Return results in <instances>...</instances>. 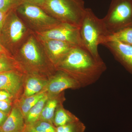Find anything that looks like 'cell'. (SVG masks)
<instances>
[{
  "label": "cell",
  "instance_id": "obj_1",
  "mask_svg": "<svg viewBox=\"0 0 132 132\" xmlns=\"http://www.w3.org/2000/svg\"><path fill=\"white\" fill-rule=\"evenodd\" d=\"M56 67L74 79L82 88L96 82L106 69L102 59H95L85 48L78 46L74 47Z\"/></svg>",
  "mask_w": 132,
  "mask_h": 132
},
{
  "label": "cell",
  "instance_id": "obj_2",
  "mask_svg": "<svg viewBox=\"0 0 132 132\" xmlns=\"http://www.w3.org/2000/svg\"><path fill=\"white\" fill-rule=\"evenodd\" d=\"M80 30L84 47L95 58L101 60L98 46L109 35L102 19L98 18L91 9L87 8Z\"/></svg>",
  "mask_w": 132,
  "mask_h": 132
},
{
  "label": "cell",
  "instance_id": "obj_3",
  "mask_svg": "<svg viewBox=\"0 0 132 132\" xmlns=\"http://www.w3.org/2000/svg\"><path fill=\"white\" fill-rule=\"evenodd\" d=\"M41 7L60 22L79 28L86 9L83 0H47Z\"/></svg>",
  "mask_w": 132,
  "mask_h": 132
},
{
  "label": "cell",
  "instance_id": "obj_4",
  "mask_svg": "<svg viewBox=\"0 0 132 132\" xmlns=\"http://www.w3.org/2000/svg\"><path fill=\"white\" fill-rule=\"evenodd\" d=\"M32 32L15 10L7 15L0 40L11 54H15Z\"/></svg>",
  "mask_w": 132,
  "mask_h": 132
},
{
  "label": "cell",
  "instance_id": "obj_5",
  "mask_svg": "<svg viewBox=\"0 0 132 132\" xmlns=\"http://www.w3.org/2000/svg\"><path fill=\"white\" fill-rule=\"evenodd\" d=\"M16 10L19 16L33 32L47 31L61 23L42 8L34 4L23 3Z\"/></svg>",
  "mask_w": 132,
  "mask_h": 132
},
{
  "label": "cell",
  "instance_id": "obj_6",
  "mask_svg": "<svg viewBox=\"0 0 132 132\" xmlns=\"http://www.w3.org/2000/svg\"><path fill=\"white\" fill-rule=\"evenodd\" d=\"M102 19L109 35L132 26V0H112Z\"/></svg>",
  "mask_w": 132,
  "mask_h": 132
},
{
  "label": "cell",
  "instance_id": "obj_7",
  "mask_svg": "<svg viewBox=\"0 0 132 132\" xmlns=\"http://www.w3.org/2000/svg\"><path fill=\"white\" fill-rule=\"evenodd\" d=\"M80 29V28L77 26L61 22L47 31L33 32L39 40H56L85 48L81 38Z\"/></svg>",
  "mask_w": 132,
  "mask_h": 132
},
{
  "label": "cell",
  "instance_id": "obj_8",
  "mask_svg": "<svg viewBox=\"0 0 132 132\" xmlns=\"http://www.w3.org/2000/svg\"><path fill=\"white\" fill-rule=\"evenodd\" d=\"M15 55L21 57L29 65L38 69L45 63L46 54L39 41L32 32Z\"/></svg>",
  "mask_w": 132,
  "mask_h": 132
},
{
  "label": "cell",
  "instance_id": "obj_9",
  "mask_svg": "<svg viewBox=\"0 0 132 132\" xmlns=\"http://www.w3.org/2000/svg\"><path fill=\"white\" fill-rule=\"evenodd\" d=\"M38 40L47 56L55 67L65 57L71 50L76 46L68 43L56 40Z\"/></svg>",
  "mask_w": 132,
  "mask_h": 132
},
{
  "label": "cell",
  "instance_id": "obj_10",
  "mask_svg": "<svg viewBox=\"0 0 132 132\" xmlns=\"http://www.w3.org/2000/svg\"><path fill=\"white\" fill-rule=\"evenodd\" d=\"M127 71L132 74V46L116 40L108 41L102 44Z\"/></svg>",
  "mask_w": 132,
  "mask_h": 132
},
{
  "label": "cell",
  "instance_id": "obj_11",
  "mask_svg": "<svg viewBox=\"0 0 132 132\" xmlns=\"http://www.w3.org/2000/svg\"><path fill=\"white\" fill-rule=\"evenodd\" d=\"M81 87L79 83L67 74L59 71L50 80L48 91L50 94L59 95L68 89H78Z\"/></svg>",
  "mask_w": 132,
  "mask_h": 132
},
{
  "label": "cell",
  "instance_id": "obj_12",
  "mask_svg": "<svg viewBox=\"0 0 132 132\" xmlns=\"http://www.w3.org/2000/svg\"><path fill=\"white\" fill-rule=\"evenodd\" d=\"M18 71L0 73V90L6 91L12 95L17 94L21 84V74Z\"/></svg>",
  "mask_w": 132,
  "mask_h": 132
},
{
  "label": "cell",
  "instance_id": "obj_13",
  "mask_svg": "<svg viewBox=\"0 0 132 132\" xmlns=\"http://www.w3.org/2000/svg\"><path fill=\"white\" fill-rule=\"evenodd\" d=\"M25 126L24 116L21 111L14 107L0 128L3 132H23Z\"/></svg>",
  "mask_w": 132,
  "mask_h": 132
},
{
  "label": "cell",
  "instance_id": "obj_14",
  "mask_svg": "<svg viewBox=\"0 0 132 132\" xmlns=\"http://www.w3.org/2000/svg\"><path fill=\"white\" fill-rule=\"evenodd\" d=\"M48 100L46 94L40 99L29 111L26 117V125H31L39 120L43 108Z\"/></svg>",
  "mask_w": 132,
  "mask_h": 132
},
{
  "label": "cell",
  "instance_id": "obj_15",
  "mask_svg": "<svg viewBox=\"0 0 132 132\" xmlns=\"http://www.w3.org/2000/svg\"><path fill=\"white\" fill-rule=\"evenodd\" d=\"M57 109L53 120V124L56 127L79 120L78 118L66 111L62 107H59Z\"/></svg>",
  "mask_w": 132,
  "mask_h": 132
},
{
  "label": "cell",
  "instance_id": "obj_16",
  "mask_svg": "<svg viewBox=\"0 0 132 132\" xmlns=\"http://www.w3.org/2000/svg\"><path fill=\"white\" fill-rule=\"evenodd\" d=\"M112 40H116L124 44L132 46V26L123 28L120 31L106 36L102 45Z\"/></svg>",
  "mask_w": 132,
  "mask_h": 132
},
{
  "label": "cell",
  "instance_id": "obj_17",
  "mask_svg": "<svg viewBox=\"0 0 132 132\" xmlns=\"http://www.w3.org/2000/svg\"><path fill=\"white\" fill-rule=\"evenodd\" d=\"M59 99L53 98L47 101L41 114L39 120L44 121L53 124L55 109L60 103Z\"/></svg>",
  "mask_w": 132,
  "mask_h": 132
},
{
  "label": "cell",
  "instance_id": "obj_18",
  "mask_svg": "<svg viewBox=\"0 0 132 132\" xmlns=\"http://www.w3.org/2000/svg\"><path fill=\"white\" fill-rule=\"evenodd\" d=\"M46 84L44 81L36 78H29L27 81L25 87V95L27 97L39 93L42 90Z\"/></svg>",
  "mask_w": 132,
  "mask_h": 132
},
{
  "label": "cell",
  "instance_id": "obj_19",
  "mask_svg": "<svg viewBox=\"0 0 132 132\" xmlns=\"http://www.w3.org/2000/svg\"><path fill=\"white\" fill-rule=\"evenodd\" d=\"M20 69L19 62L11 55L0 56V73Z\"/></svg>",
  "mask_w": 132,
  "mask_h": 132
},
{
  "label": "cell",
  "instance_id": "obj_20",
  "mask_svg": "<svg viewBox=\"0 0 132 132\" xmlns=\"http://www.w3.org/2000/svg\"><path fill=\"white\" fill-rule=\"evenodd\" d=\"M45 95V92H40L34 95L27 97L24 100L21 105V112L24 117L26 118L29 110Z\"/></svg>",
  "mask_w": 132,
  "mask_h": 132
},
{
  "label": "cell",
  "instance_id": "obj_21",
  "mask_svg": "<svg viewBox=\"0 0 132 132\" xmlns=\"http://www.w3.org/2000/svg\"><path fill=\"white\" fill-rule=\"evenodd\" d=\"M86 127L80 120L56 127V132H85Z\"/></svg>",
  "mask_w": 132,
  "mask_h": 132
},
{
  "label": "cell",
  "instance_id": "obj_22",
  "mask_svg": "<svg viewBox=\"0 0 132 132\" xmlns=\"http://www.w3.org/2000/svg\"><path fill=\"white\" fill-rule=\"evenodd\" d=\"M23 3L22 0H0V10L7 14L16 10Z\"/></svg>",
  "mask_w": 132,
  "mask_h": 132
},
{
  "label": "cell",
  "instance_id": "obj_23",
  "mask_svg": "<svg viewBox=\"0 0 132 132\" xmlns=\"http://www.w3.org/2000/svg\"><path fill=\"white\" fill-rule=\"evenodd\" d=\"M33 130L39 132H56V127L51 123L39 120L31 125H26Z\"/></svg>",
  "mask_w": 132,
  "mask_h": 132
},
{
  "label": "cell",
  "instance_id": "obj_24",
  "mask_svg": "<svg viewBox=\"0 0 132 132\" xmlns=\"http://www.w3.org/2000/svg\"><path fill=\"white\" fill-rule=\"evenodd\" d=\"M11 104L10 100L0 101V111L6 113L10 109Z\"/></svg>",
  "mask_w": 132,
  "mask_h": 132
},
{
  "label": "cell",
  "instance_id": "obj_25",
  "mask_svg": "<svg viewBox=\"0 0 132 132\" xmlns=\"http://www.w3.org/2000/svg\"><path fill=\"white\" fill-rule=\"evenodd\" d=\"M24 3H31L42 7L47 0H22Z\"/></svg>",
  "mask_w": 132,
  "mask_h": 132
},
{
  "label": "cell",
  "instance_id": "obj_26",
  "mask_svg": "<svg viewBox=\"0 0 132 132\" xmlns=\"http://www.w3.org/2000/svg\"><path fill=\"white\" fill-rule=\"evenodd\" d=\"M13 95L5 90H0V101L10 100Z\"/></svg>",
  "mask_w": 132,
  "mask_h": 132
},
{
  "label": "cell",
  "instance_id": "obj_27",
  "mask_svg": "<svg viewBox=\"0 0 132 132\" xmlns=\"http://www.w3.org/2000/svg\"><path fill=\"white\" fill-rule=\"evenodd\" d=\"M7 15V14L5 13L0 10V35L1 34Z\"/></svg>",
  "mask_w": 132,
  "mask_h": 132
},
{
  "label": "cell",
  "instance_id": "obj_28",
  "mask_svg": "<svg viewBox=\"0 0 132 132\" xmlns=\"http://www.w3.org/2000/svg\"><path fill=\"white\" fill-rule=\"evenodd\" d=\"M0 54L12 56V54L10 53L7 49L4 46V45H3L1 40H0Z\"/></svg>",
  "mask_w": 132,
  "mask_h": 132
},
{
  "label": "cell",
  "instance_id": "obj_29",
  "mask_svg": "<svg viewBox=\"0 0 132 132\" xmlns=\"http://www.w3.org/2000/svg\"><path fill=\"white\" fill-rule=\"evenodd\" d=\"M7 118L6 113L3 112L2 111H0V127L5 123Z\"/></svg>",
  "mask_w": 132,
  "mask_h": 132
},
{
  "label": "cell",
  "instance_id": "obj_30",
  "mask_svg": "<svg viewBox=\"0 0 132 132\" xmlns=\"http://www.w3.org/2000/svg\"><path fill=\"white\" fill-rule=\"evenodd\" d=\"M23 132H39L35 131V130H33L31 128L29 127L28 126L26 125L25 129L24 130Z\"/></svg>",
  "mask_w": 132,
  "mask_h": 132
},
{
  "label": "cell",
  "instance_id": "obj_31",
  "mask_svg": "<svg viewBox=\"0 0 132 132\" xmlns=\"http://www.w3.org/2000/svg\"><path fill=\"white\" fill-rule=\"evenodd\" d=\"M0 132H3L2 131L1 129V128H0Z\"/></svg>",
  "mask_w": 132,
  "mask_h": 132
},
{
  "label": "cell",
  "instance_id": "obj_32",
  "mask_svg": "<svg viewBox=\"0 0 132 132\" xmlns=\"http://www.w3.org/2000/svg\"><path fill=\"white\" fill-rule=\"evenodd\" d=\"M3 54H0V56H1V55H2Z\"/></svg>",
  "mask_w": 132,
  "mask_h": 132
}]
</instances>
